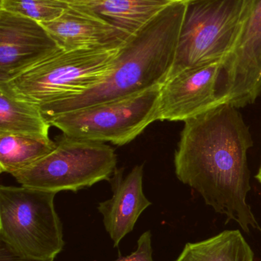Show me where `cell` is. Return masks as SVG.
Returning a JSON list of instances; mask_svg holds the SVG:
<instances>
[{"instance_id": "6", "label": "cell", "mask_w": 261, "mask_h": 261, "mask_svg": "<svg viewBox=\"0 0 261 261\" xmlns=\"http://www.w3.org/2000/svg\"><path fill=\"white\" fill-rule=\"evenodd\" d=\"M116 164L117 155L108 144L63 134L49 154L12 176L29 188L56 193L78 192L110 179Z\"/></svg>"}, {"instance_id": "4", "label": "cell", "mask_w": 261, "mask_h": 261, "mask_svg": "<svg viewBox=\"0 0 261 261\" xmlns=\"http://www.w3.org/2000/svg\"><path fill=\"white\" fill-rule=\"evenodd\" d=\"M56 193L29 187H0V242L18 255L54 260L64 246L55 210Z\"/></svg>"}, {"instance_id": "21", "label": "cell", "mask_w": 261, "mask_h": 261, "mask_svg": "<svg viewBox=\"0 0 261 261\" xmlns=\"http://www.w3.org/2000/svg\"><path fill=\"white\" fill-rule=\"evenodd\" d=\"M256 178H257V180L259 181V182L261 184V165L260 169H259L258 173H257V174L256 175Z\"/></svg>"}, {"instance_id": "13", "label": "cell", "mask_w": 261, "mask_h": 261, "mask_svg": "<svg viewBox=\"0 0 261 261\" xmlns=\"http://www.w3.org/2000/svg\"><path fill=\"white\" fill-rule=\"evenodd\" d=\"M51 126L39 104L20 96L9 82H0V133L49 138Z\"/></svg>"}, {"instance_id": "8", "label": "cell", "mask_w": 261, "mask_h": 261, "mask_svg": "<svg viewBox=\"0 0 261 261\" xmlns=\"http://www.w3.org/2000/svg\"><path fill=\"white\" fill-rule=\"evenodd\" d=\"M216 94L219 104L242 108L261 94V0H257L240 39L222 61Z\"/></svg>"}, {"instance_id": "3", "label": "cell", "mask_w": 261, "mask_h": 261, "mask_svg": "<svg viewBox=\"0 0 261 261\" xmlns=\"http://www.w3.org/2000/svg\"><path fill=\"white\" fill-rule=\"evenodd\" d=\"M257 1L188 2L176 57L167 80L185 70L223 61L240 39Z\"/></svg>"}, {"instance_id": "10", "label": "cell", "mask_w": 261, "mask_h": 261, "mask_svg": "<svg viewBox=\"0 0 261 261\" xmlns=\"http://www.w3.org/2000/svg\"><path fill=\"white\" fill-rule=\"evenodd\" d=\"M222 61L182 71L160 90L159 121L188 120L219 107L216 81Z\"/></svg>"}, {"instance_id": "17", "label": "cell", "mask_w": 261, "mask_h": 261, "mask_svg": "<svg viewBox=\"0 0 261 261\" xmlns=\"http://www.w3.org/2000/svg\"><path fill=\"white\" fill-rule=\"evenodd\" d=\"M67 5L57 0H0V9L32 18L40 23L59 17Z\"/></svg>"}, {"instance_id": "18", "label": "cell", "mask_w": 261, "mask_h": 261, "mask_svg": "<svg viewBox=\"0 0 261 261\" xmlns=\"http://www.w3.org/2000/svg\"><path fill=\"white\" fill-rule=\"evenodd\" d=\"M152 233L147 231L141 234L137 241V248L130 255L120 257L114 261H154L153 258Z\"/></svg>"}, {"instance_id": "2", "label": "cell", "mask_w": 261, "mask_h": 261, "mask_svg": "<svg viewBox=\"0 0 261 261\" xmlns=\"http://www.w3.org/2000/svg\"><path fill=\"white\" fill-rule=\"evenodd\" d=\"M187 6L188 2H174L130 35L99 84L73 97L40 106L44 117L49 120L162 86L174 62Z\"/></svg>"}, {"instance_id": "5", "label": "cell", "mask_w": 261, "mask_h": 261, "mask_svg": "<svg viewBox=\"0 0 261 261\" xmlns=\"http://www.w3.org/2000/svg\"><path fill=\"white\" fill-rule=\"evenodd\" d=\"M120 48H61L7 82L20 96L40 106L68 99L99 84Z\"/></svg>"}, {"instance_id": "19", "label": "cell", "mask_w": 261, "mask_h": 261, "mask_svg": "<svg viewBox=\"0 0 261 261\" xmlns=\"http://www.w3.org/2000/svg\"><path fill=\"white\" fill-rule=\"evenodd\" d=\"M0 261H53L38 260V259L28 258L15 254L11 251L4 243L0 242Z\"/></svg>"}, {"instance_id": "20", "label": "cell", "mask_w": 261, "mask_h": 261, "mask_svg": "<svg viewBox=\"0 0 261 261\" xmlns=\"http://www.w3.org/2000/svg\"><path fill=\"white\" fill-rule=\"evenodd\" d=\"M65 3L68 6H75V7L93 8L96 6L101 0H57Z\"/></svg>"}, {"instance_id": "14", "label": "cell", "mask_w": 261, "mask_h": 261, "mask_svg": "<svg viewBox=\"0 0 261 261\" xmlns=\"http://www.w3.org/2000/svg\"><path fill=\"white\" fill-rule=\"evenodd\" d=\"M174 0H101L91 10L130 37Z\"/></svg>"}, {"instance_id": "22", "label": "cell", "mask_w": 261, "mask_h": 261, "mask_svg": "<svg viewBox=\"0 0 261 261\" xmlns=\"http://www.w3.org/2000/svg\"><path fill=\"white\" fill-rule=\"evenodd\" d=\"M174 1L177 2H188L189 0H174Z\"/></svg>"}, {"instance_id": "15", "label": "cell", "mask_w": 261, "mask_h": 261, "mask_svg": "<svg viewBox=\"0 0 261 261\" xmlns=\"http://www.w3.org/2000/svg\"><path fill=\"white\" fill-rule=\"evenodd\" d=\"M176 261H254V254L241 231L231 230L186 244Z\"/></svg>"}, {"instance_id": "12", "label": "cell", "mask_w": 261, "mask_h": 261, "mask_svg": "<svg viewBox=\"0 0 261 261\" xmlns=\"http://www.w3.org/2000/svg\"><path fill=\"white\" fill-rule=\"evenodd\" d=\"M123 173L122 169L114 172L110 178L113 196L98 207L114 248L133 231L139 216L152 205L143 188L144 165L135 166L126 176Z\"/></svg>"}, {"instance_id": "23", "label": "cell", "mask_w": 261, "mask_h": 261, "mask_svg": "<svg viewBox=\"0 0 261 261\" xmlns=\"http://www.w3.org/2000/svg\"><path fill=\"white\" fill-rule=\"evenodd\" d=\"M189 1H193V0H189ZM189 1H188V2H189Z\"/></svg>"}, {"instance_id": "16", "label": "cell", "mask_w": 261, "mask_h": 261, "mask_svg": "<svg viewBox=\"0 0 261 261\" xmlns=\"http://www.w3.org/2000/svg\"><path fill=\"white\" fill-rule=\"evenodd\" d=\"M56 141L20 134L0 133V172L12 175L47 156Z\"/></svg>"}, {"instance_id": "1", "label": "cell", "mask_w": 261, "mask_h": 261, "mask_svg": "<svg viewBox=\"0 0 261 261\" xmlns=\"http://www.w3.org/2000/svg\"><path fill=\"white\" fill-rule=\"evenodd\" d=\"M175 153L176 176L198 192L216 213L245 232L260 230L246 198L251 190L247 153L254 146L237 108L221 104L185 121Z\"/></svg>"}, {"instance_id": "9", "label": "cell", "mask_w": 261, "mask_h": 261, "mask_svg": "<svg viewBox=\"0 0 261 261\" xmlns=\"http://www.w3.org/2000/svg\"><path fill=\"white\" fill-rule=\"evenodd\" d=\"M60 48L35 20L0 9V82H7Z\"/></svg>"}, {"instance_id": "7", "label": "cell", "mask_w": 261, "mask_h": 261, "mask_svg": "<svg viewBox=\"0 0 261 261\" xmlns=\"http://www.w3.org/2000/svg\"><path fill=\"white\" fill-rule=\"evenodd\" d=\"M161 87L61 113L48 121L52 126L72 138L124 145L139 136L150 124L159 120Z\"/></svg>"}, {"instance_id": "11", "label": "cell", "mask_w": 261, "mask_h": 261, "mask_svg": "<svg viewBox=\"0 0 261 261\" xmlns=\"http://www.w3.org/2000/svg\"><path fill=\"white\" fill-rule=\"evenodd\" d=\"M41 24L65 50L118 48L129 38L90 8L67 6L59 17Z\"/></svg>"}]
</instances>
